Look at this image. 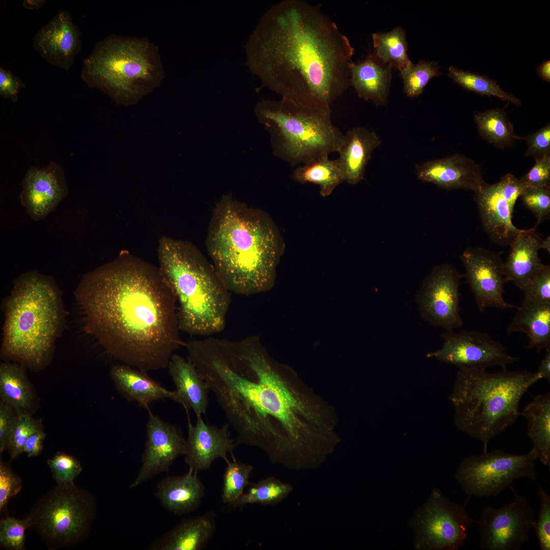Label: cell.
<instances>
[{
	"instance_id": "cell-9",
	"label": "cell",
	"mask_w": 550,
	"mask_h": 550,
	"mask_svg": "<svg viewBox=\"0 0 550 550\" xmlns=\"http://www.w3.org/2000/svg\"><path fill=\"white\" fill-rule=\"evenodd\" d=\"M254 112L270 134L273 154L292 166L338 152L343 141L330 107L281 98L259 101Z\"/></svg>"
},
{
	"instance_id": "cell-20",
	"label": "cell",
	"mask_w": 550,
	"mask_h": 550,
	"mask_svg": "<svg viewBox=\"0 0 550 550\" xmlns=\"http://www.w3.org/2000/svg\"><path fill=\"white\" fill-rule=\"evenodd\" d=\"M201 417L197 416V423L193 425L188 415V437L184 455L189 469L198 473L209 469L217 458L227 463L229 461L228 454L235 457L233 451L237 445L230 437L228 424L219 428L205 423Z\"/></svg>"
},
{
	"instance_id": "cell-19",
	"label": "cell",
	"mask_w": 550,
	"mask_h": 550,
	"mask_svg": "<svg viewBox=\"0 0 550 550\" xmlns=\"http://www.w3.org/2000/svg\"><path fill=\"white\" fill-rule=\"evenodd\" d=\"M81 33L70 13L61 10L36 33L34 49L49 64L68 72L81 49Z\"/></svg>"
},
{
	"instance_id": "cell-37",
	"label": "cell",
	"mask_w": 550,
	"mask_h": 550,
	"mask_svg": "<svg viewBox=\"0 0 550 550\" xmlns=\"http://www.w3.org/2000/svg\"><path fill=\"white\" fill-rule=\"evenodd\" d=\"M448 70V76L454 82L467 90L487 96H496L517 106L521 104L519 99L502 90L494 79L486 75L465 71L453 66H450Z\"/></svg>"
},
{
	"instance_id": "cell-13",
	"label": "cell",
	"mask_w": 550,
	"mask_h": 550,
	"mask_svg": "<svg viewBox=\"0 0 550 550\" xmlns=\"http://www.w3.org/2000/svg\"><path fill=\"white\" fill-rule=\"evenodd\" d=\"M93 513L92 500L76 490L73 483L60 485L42 506L38 523L48 538L68 542L84 534Z\"/></svg>"
},
{
	"instance_id": "cell-43",
	"label": "cell",
	"mask_w": 550,
	"mask_h": 550,
	"mask_svg": "<svg viewBox=\"0 0 550 550\" xmlns=\"http://www.w3.org/2000/svg\"><path fill=\"white\" fill-rule=\"evenodd\" d=\"M30 519L9 517L0 522V543L7 548L21 550L24 545L25 531L30 526Z\"/></svg>"
},
{
	"instance_id": "cell-22",
	"label": "cell",
	"mask_w": 550,
	"mask_h": 550,
	"mask_svg": "<svg viewBox=\"0 0 550 550\" xmlns=\"http://www.w3.org/2000/svg\"><path fill=\"white\" fill-rule=\"evenodd\" d=\"M484 229L494 242L509 245L520 229L514 226L509 203L503 198L498 183H485L474 191Z\"/></svg>"
},
{
	"instance_id": "cell-4",
	"label": "cell",
	"mask_w": 550,
	"mask_h": 550,
	"mask_svg": "<svg viewBox=\"0 0 550 550\" xmlns=\"http://www.w3.org/2000/svg\"><path fill=\"white\" fill-rule=\"evenodd\" d=\"M206 246L228 290L249 295L273 286L285 244L276 224L266 212L227 195L213 210Z\"/></svg>"
},
{
	"instance_id": "cell-27",
	"label": "cell",
	"mask_w": 550,
	"mask_h": 550,
	"mask_svg": "<svg viewBox=\"0 0 550 550\" xmlns=\"http://www.w3.org/2000/svg\"><path fill=\"white\" fill-rule=\"evenodd\" d=\"M392 67L378 60L372 53L364 60L352 62L350 84L358 96L378 105H385L389 91Z\"/></svg>"
},
{
	"instance_id": "cell-46",
	"label": "cell",
	"mask_w": 550,
	"mask_h": 550,
	"mask_svg": "<svg viewBox=\"0 0 550 550\" xmlns=\"http://www.w3.org/2000/svg\"><path fill=\"white\" fill-rule=\"evenodd\" d=\"M519 180L526 189L531 187L550 188V155L535 158L533 167Z\"/></svg>"
},
{
	"instance_id": "cell-16",
	"label": "cell",
	"mask_w": 550,
	"mask_h": 550,
	"mask_svg": "<svg viewBox=\"0 0 550 550\" xmlns=\"http://www.w3.org/2000/svg\"><path fill=\"white\" fill-rule=\"evenodd\" d=\"M460 258L479 311L490 307L502 310L517 308L504 298L506 281L504 263L499 253L470 248L463 252Z\"/></svg>"
},
{
	"instance_id": "cell-35",
	"label": "cell",
	"mask_w": 550,
	"mask_h": 550,
	"mask_svg": "<svg viewBox=\"0 0 550 550\" xmlns=\"http://www.w3.org/2000/svg\"><path fill=\"white\" fill-rule=\"evenodd\" d=\"M372 38V54L383 64L400 71L411 62L407 57L405 32L402 28L396 27L388 33H374Z\"/></svg>"
},
{
	"instance_id": "cell-41",
	"label": "cell",
	"mask_w": 550,
	"mask_h": 550,
	"mask_svg": "<svg viewBox=\"0 0 550 550\" xmlns=\"http://www.w3.org/2000/svg\"><path fill=\"white\" fill-rule=\"evenodd\" d=\"M521 290L523 301L550 304V266L543 265L526 284Z\"/></svg>"
},
{
	"instance_id": "cell-31",
	"label": "cell",
	"mask_w": 550,
	"mask_h": 550,
	"mask_svg": "<svg viewBox=\"0 0 550 550\" xmlns=\"http://www.w3.org/2000/svg\"><path fill=\"white\" fill-rule=\"evenodd\" d=\"M520 415L527 420V434L538 459L550 466V393L535 396Z\"/></svg>"
},
{
	"instance_id": "cell-23",
	"label": "cell",
	"mask_w": 550,
	"mask_h": 550,
	"mask_svg": "<svg viewBox=\"0 0 550 550\" xmlns=\"http://www.w3.org/2000/svg\"><path fill=\"white\" fill-rule=\"evenodd\" d=\"M549 237L545 240L541 239L535 228L520 230L510 244V251L503 264L506 282H513L521 290L544 265L538 252L540 249H545L549 252Z\"/></svg>"
},
{
	"instance_id": "cell-34",
	"label": "cell",
	"mask_w": 550,
	"mask_h": 550,
	"mask_svg": "<svg viewBox=\"0 0 550 550\" xmlns=\"http://www.w3.org/2000/svg\"><path fill=\"white\" fill-rule=\"evenodd\" d=\"M474 120L481 136L495 146L503 149L512 145L522 137L514 133L513 127L506 113L495 108L479 113Z\"/></svg>"
},
{
	"instance_id": "cell-25",
	"label": "cell",
	"mask_w": 550,
	"mask_h": 550,
	"mask_svg": "<svg viewBox=\"0 0 550 550\" xmlns=\"http://www.w3.org/2000/svg\"><path fill=\"white\" fill-rule=\"evenodd\" d=\"M381 143L377 134L364 127H355L344 134L338 153L344 182L354 185L364 179L373 151Z\"/></svg>"
},
{
	"instance_id": "cell-47",
	"label": "cell",
	"mask_w": 550,
	"mask_h": 550,
	"mask_svg": "<svg viewBox=\"0 0 550 550\" xmlns=\"http://www.w3.org/2000/svg\"><path fill=\"white\" fill-rule=\"evenodd\" d=\"M22 481L10 468L2 461L0 463V510H3L8 502L16 495L22 487Z\"/></svg>"
},
{
	"instance_id": "cell-15",
	"label": "cell",
	"mask_w": 550,
	"mask_h": 550,
	"mask_svg": "<svg viewBox=\"0 0 550 550\" xmlns=\"http://www.w3.org/2000/svg\"><path fill=\"white\" fill-rule=\"evenodd\" d=\"M462 276L453 266H435L416 296L423 318L446 331L461 326L459 286Z\"/></svg>"
},
{
	"instance_id": "cell-55",
	"label": "cell",
	"mask_w": 550,
	"mask_h": 550,
	"mask_svg": "<svg viewBox=\"0 0 550 550\" xmlns=\"http://www.w3.org/2000/svg\"><path fill=\"white\" fill-rule=\"evenodd\" d=\"M45 2V0H24L23 6L30 10H38L44 5Z\"/></svg>"
},
{
	"instance_id": "cell-45",
	"label": "cell",
	"mask_w": 550,
	"mask_h": 550,
	"mask_svg": "<svg viewBox=\"0 0 550 550\" xmlns=\"http://www.w3.org/2000/svg\"><path fill=\"white\" fill-rule=\"evenodd\" d=\"M538 486L540 508L538 519L534 526L535 531L541 550L550 549V496Z\"/></svg>"
},
{
	"instance_id": "cell-24",
	"label": "cell",
	"mask_w": 550,
	"mask_h": 550,
	"mask_svg": "<svg viewBox=\"0 0 550 550\" xmlns=\"http://www.w3.org/2000/svg\"><path fill=\"white\" fill-rule=\"evenodd\" d=\"M167 368L176 388L172 400L181 404L187 414L192 409L197 416L204 414L209 389L194 366L182 356L174 354Z\"/></svg>"
},
{
	"instance_id": "cell-50",
	"label": "cell",
	"mask_w": 550,
	"mask_h": 550,
	"mask_svg": "<svg viewBox=\"0 0 550 550\" xmlns=\"http://www.w3.org/2000/svg\"><path fill=\"white\" fill-rule=\"evenodd\" d=\"M25 87L24 84L10 71L0 68V95L13 102L18 100V94Z\"/></svg>"
},
{
	"instance_id": "cell-21",
	"label": "cell",
	"mask_w": 550,
	"mask_h": 550,
	"mask_svg": "<svg viewBox=\"0 0 550 550\" xmlns=\"http://www.w3.org/2000/svg\"><path fill=\"white\" fill-rule=\"evenodd\" d=\"M418 178L448 190L480 189L486 183L481 169L473 159L459 153L428 160L416 166Z\"/></svg>"
},
{
	"instance_id": "cell-30",
	"label": "cell",
	"mask_w": 550,
	"mask_h": 550,
	"mask_svg": "<svg viewBox=\"0 0 550 550\" xmlns=\"http://www.w3.org/2000/svg\"><path fill=\"white\" fill-rule=\"evenodd\" d=\"M524 333L529 341L527 349L540 352L550 347V304L522 301L507 328V333Z\"/></svg>"
},
{
	"instance_id": "cell-12",
	"label": "cell",
	"mask_w": 550,
	"mask_h": 550,
	"mask_svg": "<svg viewBox=\"0 0 550 550\" xmlns=\"http://www.w3.org/2000/svg\"><path fill=\"white\" fill-rule=\"evenodd\" d=\"M535 512L528 499L517 494L514 500L496 508H484L476 523L479 547L483 550H519L534 528Z\"/></svg>"
},
{
	"instance_id": "cell-7",
	"label": "cell",
	"mask_w": 550,
	"mask_h": 550,
	"mask_svg": "<svg viewBox=\"0 0 550 550\" xmlns=\"http://www.w3.org/2000/svg\"><path fill=\"white\" fill-rule=\"evenodd\" d=\"M540 379L537 372L459 368L450 397L456 425L486 451L489 442L516 421L522 396Z\"/></svg>"
},
{
	"instance_id": "cell-52",
	"label": "cell",
	"mask_w": 550,
	"mask_h": 550,
	"mask_svg": "<svg viewBox=\"0 0 550 550\" xmlns=\"http://www.w3.org/2000/svg\"><path fill=\"white\" fill-rule=\"evenodd\" d=\"M45 433L42 429L32 434L28 438L23 448V452L29 457L37 456L41 452L43 449V440Z\"/></svg>"
},
{
	"instance_id": "cell-17",
	"label": "cell",
	"mask_w": 550,
	"mask_h": 550,
	"mask_svg": "<svg viewBox=\"0 0 550 550\" xmlns=\"http://www.w3.org/2000/svg\"><path fill=\"white\" fill-rule=\"evenodd\" d=\"M149 411L147 435L140 469L130 488L168 471L180 455H184L186 440L174 425Z\"/></svg>"
},
{
	"instance_id": "cell-18",
	"label": "cell",
	"mask_w": 550,
	"mask_h": 550,
	"mask_svg": "<svg viewBox=\"0 0 550 550\" xmlns=\"http://www.w3.org/2000/svg\"><path fill=\"white\" fill-rule=\"evenodd\" d=\"M21 185L20 203L35 221L47 216L69 191L64 170L53 161L42 168L36 166L29 168Z\"/></svg>"
},
{
	"instance_id": "cell-54",
	"label": "cell",
	"mask_w": 550,
	"mask_h": 550,
	"mask_svg": "<svg viewBox=\"0 0 550 550\" xmlns=\"http://www.w3.org/2000/svg\"><path fill=\"white\" fill-rule=\"evenodd\" d=\"M539 76L544 81H550V61L547 60L541 63L537 68Z\"/></svg>"
},
{
	"instance_id": "cell-1",
	"label": "cell",
	"mask_w": 550,
	"mask_h": 550,
	"mask_svg": "<svg viewBox=\"0 0 550 550\" xmlns=\"http://www.w3.org/2000/svg\"><path fill=\"white\" fill-rule=\"evenodd\" d=\"M187 359L214 394L237 434L285 464L311 454L335 435L334 409L256 340L200 341Z\"/></svg>"
},
{
	"instance_id": "cell-33",
	"label": "cell",
	"mask_w": 550,
	"mask_h": 550,
	"mask_svg": "<svg viewBox=\"0 0 550 550\" xmlns=\"http://www.w3.org/2000/svg\"><path fill=\"white\" fill-rule=\"evenodd\" d=\"M292 178L301 184L318 185L323 197L331 195L336 188L344 182V177L338 159L324 157L298 166L292 174Z\"/></svg>"
},
{
	"instance_id": "cell-11",
	"label": "cell",
	"mask_w": 550,
	"mask_h": 550,
	"mask_svg": "<svg viewBox=\"0 0 550 550\" xmlns=\"http://www.w3.org/2000/svg\"><path fill=\"white\" fill-rule=\"evenodd\" d=\"M476 522L465 506L449 501L434 489L412 521L416 533V547L458 549L465 545L468 528Z\"/></svg>"
},
{
	"instance_id": "cell-8",
	"label": "cell",
	"mask_w": 550,
	"mask_h": 550,
	"mask_svg": "<svg viewBox=\"0 0 550 550\" xmlns=\"http://www.w3.org/2000/svg\"><path fill=\"white\" fill-rule=\"evenodd\" d=\"M164 71L158 47L146 38L111 35L83 60L81 78L117 104L138 102L158 86Z\"/></svg>"
},
{
	"instance_id": "cell-14",
	"label": "cell",
	"mask_w": 550,
	"mask_h": 550,
	"mask_svg": "<svg viewBox=\"0 0 550 550\" xmlns=\"http://www.w3.org/2000/svg\"><path fill=\"white\" fill-rule=\"evenodd\" d=\"M442 338L444 340L442 347L428 353L427 358H434L459 368L485 370L493 366L505 369L518 360L508 352L501 343L484 332L446 331L442 334Z\"/></svg>"
},
{
	"instance_id": "cell-38",
	"label": "cell",
	"mask_w": 550,
	"mask_h": 550,
	"mask_svg": "<svg viewBox=\"0 0 550 550\" xmlns=\"http://www.w3.org/2000/svg\"><path fill=\"white\" fill-rule=\"evenodd\" d=\"M226 463L222 499L224 503L232 506L250 484L249 478L253 466L237 461L235 457L232 458V461L229 460Z\"/></svg>"
},
{
	"instance_id": "cell-51",
	"label": "cell",
	"mask_w": 550,
	"mask_h": 550,
	"mask_svg": "<svg viewBox=\"0 0 550 550\" xmlns=\"http://www.w3.org/2000/svg\"><path fill=\"white\" fill-rule=\"evenodd\" d=\"M15 411L2 401L0 402V452L8 449L14 421Z\"/></svg>"
},
{
	"instance_id": "cell-28",
	"label": "cell",
	"mask_w": 550,
	"mask_h": 550,
	"mask_svg": "<svg viewBox=\"0 0 550 550\" xmlns=\"http://www.w3.org/2000/svg\"><path fill=\"white\" fill-rule=\"evenodd\" d=\"M215 523L208 513L182 520L170 531L154 540L150 550H200L213 536Z\"/></svg>"
},
{
	"instance_id": "cell-2",
	"label": "cell",
	"mask_w": 550,
	"mask_h": 550,
	"mask_svg": "<svg viewBox=\"0 0 550 550\" xmlns=\"http://www.w3.org/2000/svg\"><path fill=\"white\" fill-rule=\"evenodd\" d=\"M74 296L85 330L122 364L164 369L182 344L173 291L158 267L129 252L86 273Z\"/></svg>"
},
{
	"instance_id": "cell-32",
	"label": "cell",
	"mask_w": 550,
	"mask_h": 550,
	"mask_svg": "<svg viewBox=\"0 0 550 550\" xmlns=\"http://www.w3.org/2000/svg\"><path fill=\"white\" fill-rule=\"evenodd\" d=\"M33 389L24 367L17 363L0 364V397L16 413H31L34 404Z\"/></svg>"
},
{
	"instance_id": "cell-36",
	"label": "cell",
	"mask_w": 550,
	"mask_h": 550,
	"mask_svg": "<svg viewBox=\"0 0 550 550\" xmlns=\"http://www.w3.org/2000/svg\"><path fill=\"white\" fill-rule=\"evenodd\" d=\"M291 490L292 487L289 484L273 477H268L256 483H250L247 492L243 493L232 506L276 504L285 499Z\"/></svg>"
},
{
	"instance_id": "cell-10",
	"label": "cell",
	"mask_w": 550,
	"mask_h": 550,
	"mask_svg": "<svg viewBox=\"0 0 550 550\" xmlns=\"http://www.w3.org/2000/svg\"><path fill=\"white\" fill-rule=\"evenodd\" d=\"M535 450L517 455L497 449L464 458L455 478L463 491L478 498L494 497L515 480L528 478L536 481Z\"/></svg>"
},
{
	"instance_id": "cell-48",
	"label": "cell",
	"mask_w": 550,
	"mask_h": 550,
	"mask_svg": "<svg viewBox=\"0 0 550 550\" xmlns=\"http://www.w3.org/2000/svg\"><path fill=\"white\" fill-rule=\"evenodd\" d=\"M527 143L526 156L535 159L550 155V124H548L536 132L521 138Z\"/></svg>"
},
{
	"instance_id": "cell-39",
	"label": "cell",
	"mask_w": 550,
	"mask_h": 550,
	"mask_svg": "<svg viewBox=\"0 0 550 550\" xmlns=\"http://www.w3.org/2000/svg\"><path fill=\"white\" fill-rule=\"evenodd\" d=\"M400 73L403 79L404 92L410 97L422 94L430 79L441 74L436 62L424 61L417 64L410 62L400 70Z\"/></svg>"
},
{
	"instance_id": "cell-42",
	"label": "cell",
	"mask_w": 550,
	"mask_h": 550,
	"mask_svg": "<svg viewBox=\"0 0 550 550\" xmlns=\"http://www.w3.org/2000/svg\"><path fill=\"white\" fill-rule=\"evenodd\" d=\"M524 205L534 215L539 225L550 215V188L531 187L520 196Z\"/></svg>"
},
{
	"instance_id": "cell-40",
	"label": "cell",
	"mask_w": 550,
	"mask_h": 550,
	"mask_svg": "<svg viewBox=\"0 0 550 550\" xmlns=\"http://www.w3.org/2000/svg\"><path fill=\"white\" fill-rule=\"evenodd\" d=\"M41 429L40 421L34 419L31 413H16L8 447L11 458L13 459L23 452L24 446L29 437Z\"/></svg>"
},
{
	"instance_id": "cell-44",
	"label": "cell",
	"mask_w": 550,
	"mask_h": 550,
	"mask_svg": "<svg viewBox=\"0 0 550 550\" xmlns=\"http://www.w3.org/2000/svg\"><path fill=\"white\" fill-rule=\"evenodd\" d=\"M47 463L52 476L59 485L73 483V480L82 471L80 462L73 456L59 452Z\"/></svg>"
},
{
	"instance_id": "cell-6",
	"label": "cell",
	"mask_w": 550,
	"mask_h": 550,
	"mask_svg": "<svg viewBox=\"0 0 550 550\" xmlns=\"http://www.w3.org/2000/svg\"><path fill=\"white\" fill-rule=\"evenodd\" d=\"M157 257L176 298L180 331L204 336L223 330L229 291L212 263L190 242L166 236L158 241Z\"/></svg>"
},
{
	"instance_id": "cell-3",
	"label": "cell",
	"mask_w": 550,
	"mask_h": 550,
	"mask_svg": "<svg viewBox=\"0 0 550 550\" xmlns=\"http://www.w3.org/2000/svg\"><path fill=\"white\" fill-rule=\"evenodd\" d=\"M244 51L250 71L282 98L330 107L350 86L354 48L319 5L276 3L260 18Z\"/></svg>"
},
{
	"instance_id": "cell-29",
	"label": "cell",
	"mask_w": 550,
	"mask_h": 550,
	"mask_svg": "<svg viewBox=\"0 0 550 550\" xmlns=\"http://www.w3.org/2000/svg\"><path fill=\"white\" fill-rule=\"evenodd\" d=\"M109 374L117 390L126 400L147 409L154 401L173 397V391L162 387L146 372L121 364L113 366Z\"/></svg>"
},
{
	"instance_id": "cell-49",
	"label": "cell",
	"mask_w": 550,
	"mask_h": 550,
	"mask_svg": "<svg viewBox=\"0 0 550 550\" xmlns=\"http://www.w3.org/2000/svg\"><path fill=\"white\" fill-rule=\"evenodd\" d=\"M500 192L503 198L508 202L511 211L517 199L520 197L526 188L513 175L508 173L501 178L498 183Z\"/></svg>"
},
{
	"instance_id": "cell-5",
	"label": "cell",
	"mask_w": 550,
	"mask_h": 550,
	"mask_svg": "<svg viewBox=\"0 0 550 550\" xmlns=\"http://www.w3.org/2000/svg\"><path fill=\"white\" fill-rule=\"evenodd\" d=\"M2 310L1 357L33 370L43 368L65 326L62 294L54 279L36 270L20 274Z\"/></svg>"
},
{
	"instance_id": "cell-53",
	"label": "cell",
	"mask_w": 550,
	"mask_h": 550,
	"mask_svg": "<svg viewBox=\"0 0 550 550\" xmlns=\"http://www.w3.org/2000/svg\"><path fill=\"white\" fill-rule=\"evenodd\" d=\"M546 353L541 361L537 373L541 379L545 378L550 381V347L546 348Z\"/></svg>"
},
{
	"instance_id": "cell-26",
	"label": "cell",
	"mask_w": 550,
	"mask_h": 550,
	"mask_svg": "<svg viewBox=\"0 0 550 550\" xmlns=\"http://www.w3.org/2000/svg\"><path fill=\"white\" fill-rule=\"evenodd\" d=\"M205 486L198 473L189 469L181 476H168L157 484L155 496L162 506L176 515L196 510L204 496Z\"/></svg>"
}]
</instances>
